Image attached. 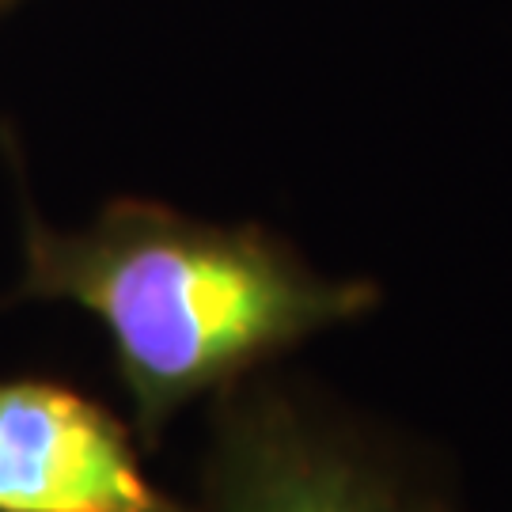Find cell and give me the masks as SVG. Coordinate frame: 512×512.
Here are the masks:
<instances>
[{
	"instance_id": "obj_1",
	"label": "cell",
	"mask_w": 512,
	"mask_h": 512,
	"mask_svg": "<svg viewBox=\"0 0 512 512\" xmlns=\"http://www.w3.org/2000/svg\"><path fill=\"white\" fill-rule=\"evenodd\" d=\"M16 296L73 304L103 327L145 452L190 406L384 308L372 277L319 266L274 228L145 198L103 205L80 228L31 213Z\"/></svg>"
},
{
	"instance_id": "obj_2",
	"label": "cell",
	"mask_w": 512,
	"mask_h": 512,
	"mask_svg": "<svg viewBox=\"0 0 512 512\" xmlns=\"http://www.w3.org/2000/svg\"><path fill=\"white\" fill-rule=\"evenodd\" d=\"M194 512H471L448 456L277 365L209 403Z\"/></svg>"
},
{
	"instance_id": "obj_3",
	"label": "cell",
	"mask_w": 512,
	"mask_h": 512,
	"mask_svg": "<svg viewBox=\"0 0 512 512\" xmlns=\"http://www.w3.org/2000/svg\"><path fill=\"white\" fill-rule=\"evenodd\" d=\"M0 512H194L145 471L133 425L61 380H0Z\"/></svg>"
},
{
	"instance_id": "obj_4",
	"label": "cell",
	"mask_w": 512,
	"mask_h": 512,
	"mask_svg": "<svg viewBox=\"0 0 512 512\" xmlns=\"http://www.w3.org/2000/svg\"><path fill=\"white\" fill-rule=\"evenodd\" d=\"M0 4H8V0H0Z\"/></svg>"
}]
</instances>
